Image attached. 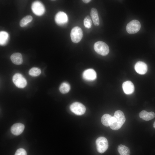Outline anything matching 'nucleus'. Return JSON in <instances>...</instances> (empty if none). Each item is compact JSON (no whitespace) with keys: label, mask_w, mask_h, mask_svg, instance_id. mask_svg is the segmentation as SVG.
Instances as JSON below:
<instances>
[{"label":"nucleus","mask_w":155,"mask_h":155,"mask_svg":"<svg viewBox=\"0 0 155 155\" xmlns=\"http://www.w3.org/2000/svg\"><path fill=\"white\" fill-rule=\"evenodd\" d=\"M126 119L123 113L121 111H116L111 118L109 126L113 130H117L121 128L125 123Z\"/></svg>","instance_id":"f257e3e1"},{"label":"nucleus","mask_w":155,"mask_h":155,"mask_svg":"<svg viewBox=\"0 0 155 155\" xmlns=\"http://www.w3.org/2000/svg\"><path fill=\"white\" fill-rule=\"evenodd\" d=\"M94 47L96 53L102 56L107 55L109 51V47L108 45L102 41H98L95 42Z\"/></svg>","instance_id":"f03ea898"},{"label":"nucleus","mask_w":155,"mask_h":155,"mask_svg":"<svg viewBox=\"0 0 155 155\" xmlns=\"http://www.w3.org/2000/svg\"><path fill=\"white\" fill-rule=\"evenodd\" d=\"M96 143L97 150L100 153H104L108 148V140L104 137L101 136L98 137L96 141Z\"/></svg>","instance_id":"7ed1b4c3"},{"label":"nucleus","mask_w":155,"mask_h":155,"mask_svg":"<svg viewBox=\"0 0 155 155\" xmlns=\"http://www.w3.org/2000/svg\"><path fill=\"white\" fill-rule=\"evenodd\" d=\"M141 26L140 23L139 21L135 20H133L127 24L126 30L129 34H135L139 31Z\"/></svg>","instance_id":"20e7f679"},{"label":"nucleus","mask_w":155,"mask_h":155,"mask_svg":"<svg viewBox=\"0 0 155 155\" xmlns=\"http://www.w3.org/2000/svg\"><path fill=\"white\" fill-rule=\"evenodd\" d=\"M70 36L72 41L74 43L79 42L83 37V32L82 29L78 26H75L71 30Z\"/></svg>","instance_id":"39448f33"},{"label":"nucleus","mask_w":155,"mask_h":155,"mask_svg":"<svg viewBox=\"0 0 155 155\" xmlns=\"http://www.w3.org/2000/svg\"><path fill=\"white\" fill-rule=\"evenodd\" d=\"M70 109L73 113L78 115H83L86 111L85 106L78 102H75L71 104L70 106Z\"/></svg>","instance_id":"423d86ee"},{"label":"nucleus","mask_w":155,"mask_h":155,"mask_svg":"<svg viewBox=\"0 0 155 155\" xmlns=\"http://www.w3.org/2000/svg\"><path fill=\"white\" fill-rule=\"evenodd\" d=\"M12 81L17 87L22 88L27 85V82L25 78L20 73H16L13 76Z\"/></svg>","instance_id":"0eeeda50"},{"label":"nucleus","mask_w":155,"mask_h":155,"mask_svg":"<svg viewBox=\"0 0 155 155\" xmlns=\"http://www.w3.org/2000/svg\"><path fill=\"white\" fill-rule=\"evenodd\" d=\"M31 9L35 14L39 16L43 15L45 11L44 5L42 3L38 1H35L32 3Z\"/></svg>","instance_id":"6e6552de"},{"label":"nucleus","mask_w":155,"mask_h":155,"mask_svg":"<svg viewBox=\"0 0 155 155\" xmlns=\"http://www.w3.org/2000/svg\"><path fill=\"white\" fill-rule=\"evenodd\" d=\"M55 21L58 25L63 26L67 24L68 21V18L67 14L64 12L60 11L56 15Z\"/></svg>","instance_id":"1a4fd4ad"},{"label":"nucleus","mask_w":155,"mask_h":155,"mask_svg":"<svg viewBox=\"0 0 155 155\" xmlns=\"http://www.w3.org/2000/svg\"><path fill=\"white\" fill-rule=\"evenodd\" d=\"M134 68L136 71L138 73L143 75L145 74L147 71L148 67L147 64L144 62L139 61L135 64Z\"/></svg>","instance_id":"9d476101"},{"label":"nucleus","mask_w":155,"mask_h":155,"mask_svg":"<svg viewBox=\"0 0 155 155\" xmlns=\"http://www.w3.org/2000/svg\"><path fill=\"white\" fill-rule=\"evenodd\" d=\"M83 78L85 80L92 81L95 80L96 77V74L94 70L89 69L84 71L82 74Z\"/></svg>","instance_id":"9b49d317"},{"label":"nucleus","mask_w":155,"mask_h":155,"mask_svg":"<svg viewBox=\"0 0 155 155\" xmlns=\"http://www.w3.org/2000/svg\"><path fill=\"white\" fill-rule=\"evenodd\" d=\"M24 125L21 123L14 124L11 127V131L13 135H18L23 132L24 129Z\"/></svg>","instance_id":"f8f14e48"},{"label":"nucleus","mask_w":155,"mask_h":155,"mask_svg":"<svg viewBox=\"0 0 155 155\" xmlns=\"http://www.w3.org/2000/svg\"><path fill=\"white\" fill-rule=\"evenodd\" d=\"M122 88L124 92L127 94H132L134 90L133 84L130 81L124 82L122 84Z\"/></svg>","instance_id":"ddd939ff"},{"label":"nucleus","mask_w":155,"mask_h":155,"mask_svg":"<svg viewBox=\"0 0 155 155\" xmlns=\"http://www.w3.org/2000/svg\"><path fill=\"white\" fill-rule=\"evenodd\" d=\"M139 116L143 120L147 121L154 119L155 117V113L152 111L148 112L143 110L140 113Z\"/></svg>","instance_id":"4468645a"},{"label":"nucleus","mask_w":155,"mask_h":155,"mask_svg":"<svg viewBox=\"0 0 155 155\" xmlns=\"http://www.w3.org/2000/svg\"><path fill=\"white\" fill-rule=\"evenodd\" d=\"M12 62L14 64L19 65L23 62L22 55L19 53H16L13 54L10 57Z\"/></svg>","instance_id":"2eb2a0df"},{"label":"nucleus","mask_w":155,"mask_h":155,"mask_svg":"<svg viewBox=\"0 0 155 155\" xmlns=\"http://www.w3.org/2000/svg\"><path fill=\"white\" fill-rule=\"evenodd\" d=\"M90 15L94 25L98 26L99 25V20L97 10L95 8H92L90 11Z\"/></svg>","instance_id":"dca6fc26"},{"label":"nucleus","mask_w":155,"mask_h":155,"mask_svg":"<svg viewBox=\"0 0 155 155\" xmlns=\"http://www.w3.org/2000/svg\"><path fill=\"white\" fill-rule=\"evenodd\" d=\"M117 150L120 155H130V152L129 148L126 146L122 144L119 145Z\"/></svg>","instance_id":"f3484780"},{"label":"nucleus","mask_w":155,"mask_h":155,"mask_svg":"<svg viewBox=\"0 0 155 155\" xmlns=\"http://www.w3.org/2000/svg\"><path fill=\"white\" fill-rule=\"evenodd\" d=\"M9 38L8 34L5 31L0 32V44L1 45H5L8 41Z\"/></svg>","instance_id":"a211bd4d"},{"label":"nucleus","mask_w":155,"mask_h":155,"mask_svg":"<svg viewBox=\"0 0 155 155\" xmlns=\"http://www.w3.org/2000/svg\"><path fill=\"white\" fill-rule=\"evenodd\" d=\"M112 116L108 114H105L102 117L101 122L102 124L106 127L109 126L111 118Z\"/></svg>","instance_id":"6ab92c4d"},{"label":"nucleus","mask_w":155,"mask_h":155,"mask_svg":"<svg viewBox=\"0 0 155 155\" xmlns=\"http://www.w3.org/2000/svg\"><path fill=\"white\" fill-rule=\"evenodd\" d=\"M32 17L31 16L28 15L25 16L20 20V26L22 27H25L32 21Z\"/></svg>","instance_id":"aec40b11"},{"label":"nucleus","mask_w":155,"mask_h":155,"mask_svg":"<svg viewBox=\"0 0 155 155\" xmlns=\"http://www.w3.org/2000/svg\"><path fill=\"white\" fill-rule=\"evenodd\" d=\"M70 85L67 82H64L61 84L59 88V90L62 94H66L70 90Z\"/></svg>","instance_id":"412c9836"},{"label":"nucleus","mask_w":155,"mask_h":155,"mask_svg":"<svg viewBox=\"0 0 155 155\" xmlns=\"http://www.w3.org/2000/svg\"><path fill=\"white\" fill-rule=\"evenodd\" d=\"M41 73L40 69L37 67H32L29 71V74L32 76H36L39 75Z\"/></svg>","instance_id":"4be33fe9"},{"label":"nucleus","mask_w":155,"mask_h":155,"mask_svg":"<svg viewBox=\"0 0 155 155\" xmlns=\"http://www.w3.org/2000/svg\"><path fill=\"white\" fill-rule=\"evenodd\" d=\"M84 23L85 27L87 28H90L91 27L92 21L89 16H87L85 17L84 20Z\"/></svg>","instance_id":"5701e85b"},{"label":"nucleus","mask_w":155,"mask_h":155,"mask_svg":"<svg viewBox=\"0 0 155 155\" xmlns=\"http://www.w3.org/2000/svg\"><path fill=\"white\" fill-rule=\"evenodd\" d=\"M14 155H27L26 151L23 148L18 149L16 151Z\"/></svg>","instance_id":"b1692460"},{"label":"nucleus","mask_w":155,"mask_h":155,"mask_svg":"<svg viewBox=\"0 0 155 155\" xmlns=\"http://www.w3.org/2000/svg\"><path fill=\"white\" fill-rule=\"evenodd\" d=\"M91 0H83L82 1L85 3H88L90 2Z\"/></svg>","instance_id":"393cba45"},{"label":"nucleus","mask_w":155,"mask_h":155,"mask_svg":"<svg viewBox=\"0 0 155 155\" xmlns=\"http://www.w3.org/2000/svg\"><path fill=\"white\" fill-rule=\"evenodd\" d=\"M153 126L154 127L155 129V121L154 123Z\"/></svg>","instance_id":"a878e982"}]
</instances>
